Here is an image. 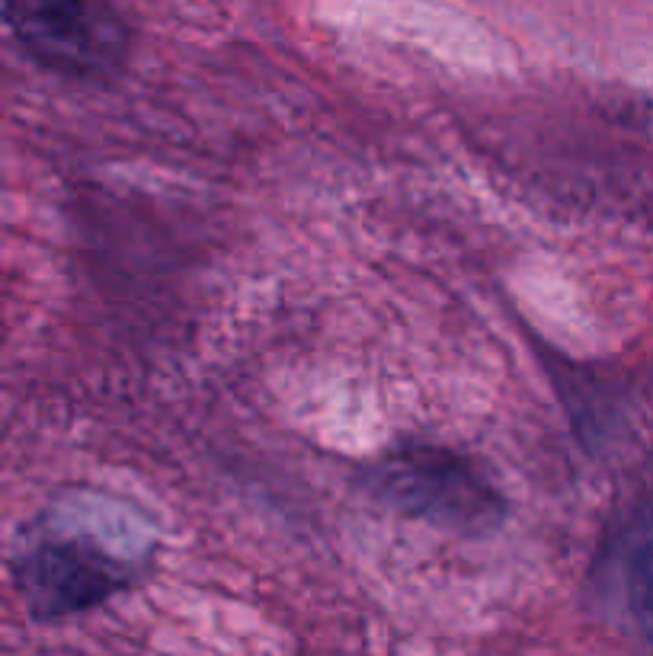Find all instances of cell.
Segmentation results:
<instances>
[{
    "instance_id": "cell-1",
    "label": "cell",
    "mask_w": 653,
    "mask_h": 656,
    "mask_svg": "<svg viewBox=\"0 0 653 656\" xmlns=\"http://www.w3.org/2000/svg\"><path fill=\"white\" fill-rule=\"evenodd\" d=\"M144 551L147 545L135 528L48 518L16 545L13 576L29 609L39 618H58L126 589L144 566Z\"/></svg>"
},
{
    "instance_id": "cell-2",
    "label": "cell",
    "mask_w": 653,
    "mask_h": 656,
    "mask_svg": "<svg viewBox=\"0 0 653 656\" xmlns=\"http://www.w3.org/2000/svg\"><path fill=\"white\" fill-rule=\"evenodd\" d=\"M0 13L36 61L71 77L116 71L129 46L112 0H0Z\"/></svg>"
},
{
    "instance_id": "cell-3",
    "label": "cell",
    "mask_w": 653,
    "mask_h": 656,
    "mask_svg": "<svg viewBox=\"0 0 653 656\" xmlns=\"http://www.w3.org/2000/svg\"><path fill=\"white\" fill-rule=\"evenodd\" d=\"M375 490L404 513L462 532H480L503 516L490 484L446 449L404 445L375 468Z\"/></svg>"
},
{
    "instance_id": "cell-4",
    "label": "cell",
    "mask_w": 653,
    "mask_h": 656,
    "mask_svg": "<svg viewBox=\"0 0 653 656\" xmlns=\"http://www.w3.org/2000/svg\"><path fill=\"white\" fill-rule=\"evenodd\" d=\"M628 603L641 631L653 641V535H648L628 563Z\"/></svg>"
}]
</instances>
